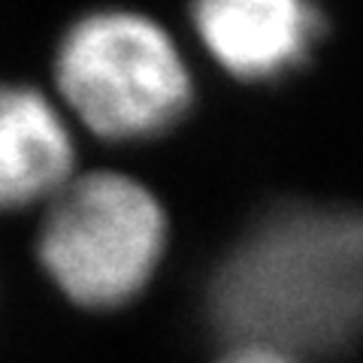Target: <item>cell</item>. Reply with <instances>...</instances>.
<instances>
[{
	"label": "cell",
	"mask_w": 363,
	"mask_h": 363,
	"mask_svg": "<svg viewBox=\"0 0 363 363\" xmlns=\"http://www.w3.org/2000/svg\"><path fill=\"white\" fill-rule=\"evenodd\" d=\"M218 363H300L297 357H291V351L267 345V342H248L233 348L230 354H224Z\"/></svg>",
	"instance_id": "5"
},
{
	"label": "cell",
	"mask_w": 363,
	"mask_h": 363,
	"mask_svg": "<svg viewBox=\"0 0 363 363\" xmlns=\"http://www.w3.org/2000/svg\"><path fill=\"white\" fill-rule=\"evenodd\" d=\"M194 25L224 70L269 79L312 49L318 16L309 0H194Z\"/></svg>",
	"instance_id": "3"
},
{
	"label": "cell",
	"mask_w": 363,
	"mask_h": 363,
	"mask_svg": "<svg viewBox=\"0 0 363 363\" xmlns=\"http://www.w3.org/2000/svg\"><path fill=\"white\" fill-rule=\"evenodd\" d=\"M58 88L85 128L106 140H143L191 106V76L173 40L133 13H94L58 52Z\"/></svg>",
	"instance_id": "1"
},
{
	"label": "cell",
	"mask_w": 363,
	"mask_h": 363,
	"mask_svg": "<svg viewBox=\"0 0 363 363\" xmlns=\"http://www.w3.org/2000/svg\"><path fill=\"white\" fill-rule=\"evenodd\" d=\"M73 140L37 88L0 85V209L55 197L73 179Z\"/></svg>",
	"instance_id": "4"
},
{
	"label": "cell",
	"mask_w": 363,
	"mask_h": 363,
	"mask_svg": "<svg viewBox=\"0 0 363 363\" xmlns=\"http://www.w3.org/2000/svg\"><path fill=\"white\" fill-rule=\"evenodd\" d=\"M164 242V209L140 182L121 173H88L52 197L40 257L73 303L116 309L149 285Z\"/></svg>",
	"instance_id": "2"
}]
</instances>
